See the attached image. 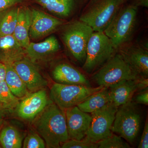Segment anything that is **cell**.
<instances>
[{
	"label": "cell",
	"mask_w": 148,
	"mask_h": 148,
	"mask_svg": "<svg viewBox=\"0 0 148 148\" xmlns=\"http://www.w3.org/2000/svg\"><path fill=\"white\" fill-rule=\"evenodd\" d=\"M35 123L38 133L47 147L58 148L70 140L64 110L55 103L48 104Z\"/></svg>",
	"instance_id": "6da1fadb"
},
{
	"label": "cell",
	"mask_w": 148,
	"mask_h": 148,
	"mask_svg": "<svg viewBox=\"0 0 148 148\" xmlns=\"http://www.w3.org/2000/svg\"><path fill=\"white\" fill-rule=\"evenodd\" d=\"M125 4L103 32L117 51L130 42L138 23V8L131 3Z\"/></svg>",
	"instance_id": "7a4b0ae2"
},
{
	"label": "cell",
	"mask_w": 148,
	"mask_h": 148,
	"mask_svg": "<svg viewBox=\"0 0 148 148\" xmlns=\"http://www.w3.org/2000/svg\"><path fill=\"white\" fill-rule=\"evenodd\" d=\"M126 0H89L79 20L91 27L93 32H104Z\"/></svg>",
	"instance_id": "3957f363"
},
{
	"label": "cell",
	"mask_w": 148,
	"mask_h": 148,
	"mask_svg": "<svg viewBox=\"0 0 148 148\" xmlns=\"http://www.w3.org/2000/svg\"><path fill=\"white\" fill-rule=\"evenodd\" d=\"M60 29V36L68 52L79 64L86 58L88 42L93 32L92 28L79 19L64 24Z\"/></svg>",
	"instance_id": "277c9868"
},
{
	"label": "cell",
	"mask_w": 148,
	"mask_h": 148,
	"mask_svg": "<svg viewBox=\"0 0 148 148\" xmlns=\"http://www.w3.org/2000/svg\"><path fill=\"white\" fill-rule=\"evenodd\" d=\"M141 77L117 51L113 57L93 73L92 79L98 86L109 88L123 81Z\"/></svg>",
	"instance_id": "5b68a950"
},
{
	"label": "cell",
	"mask_w": 148,
	"mask_h": 148,
	"mask_svg": "<svg viewBox=\"0 0 148 148\" xmlns=\"http://www.w3.org/2000/svg\"><path fill=\"white\" fill-rule=\"evenodd\" d=\"M117 51L104 32H93L88 42L86 58L82 69L88 74H93Z\"/></svg>",
	"instance_id": "8992f818"
},
{
	"label": "cell",
	"mask_w": 148,
	"mask_h": 148,
	"mask_svg": "<svg viewBox=\"0 0 148 148\" xmlns=\"http://www.w3.org/2000/svg\"><path fill=\"white\" fill-rule=\"evenodd\" d=\"M140 124V114L132 101L119 107L111 130L132 144L139 134Z\"/></svg>",
	"instance_id": "52a82bcc"
},
{
	"label": "cell",
	"mask_w": 148,
	"mask_h": 148,
	"mask_svg": "<svg viewBox=\"0 0 148 148\" xmlns=\"http://www.w3.org/2000/svg\"><path fill=\"white\" fill-rule=\"evenodd\" d=\"M104 87L102 86L92 87L81 85L64 84L56 83L51 88L50 97L56 105L63 110H66L77 106L89 95Z\"/></svg>",
	"instance_id": "ba28073f"
},
{
	"label": "cell",
	"mask_w": 148,
	"mask_h": 148,
	"mask_svg": "<svg viewBox=\"0 0 148 148\" xmlns=\"http://www.w3.org/2000/svg\"><path fill=\"white\" fill-rule=\"evenodd\" d=\"M118 108L111 102L91 113L92 120L85 139L98 143L110 136L112 133L111 128Z\"/></svg>",
	"instance_id": "9c48e42d"
},
{
	"label": "cell",
	"mask_w": 148,
	"mask_h": 148,
	"mask_svg": "<svg viewBox=\"0 0 148 148\" xmlns=\"http://www.w3.org/2000/svg\"><path fill=\"white\" fill-rule=\"evenodd\" d=\"M118 51L138 75L148 78V49L147 45L130 42L120 48Z\"/></svg>",
	"instance_id": "30bf717a"
},
{
	"label": "cell",
	"mask_w": 148,
	"mask_h": 148,
	"mask_svg": "<svg viewBox=\"0 0 148 148\" xmlns=\"http://www.w3.org/2000/svg\"><path fill=\"white\" fill-rule=\"evenodd\" d=\"M29 37L38 40L58 30L65 23L64 20L39 10L32 9Z\"/></svg>",
	"instance_id": "8fae6325"
},
{
	"label": "cell",
	"mask_w": 148,
	"mask_h": 148,
	"mask_svg": "<svg viewBox=\"0 0 148 148\" xmlns=\"http://www.w3.org/2000/svg\"><path fill=\"white\" fill-rule=\"evenodd\" d=\"M148 78L141 77L127 80L108 88L111 102L116 107L124 105L132 101L137 91L148 87Z\"/></svg>",
	"instance_id": "7c38bea8"
},
{
	"label": "cell",
	"mask_w": 148,
	"mask_h": 148,
	"mask_svg": "<svg viewBox=\"0 0 148 148\" xmlns=\"http://www.w3.org/2000/svg\"><path fill=\"white\" fill-rule=\"evenodd\" d=\"M65 115L70 139H84L90 127L91 116L81 110L77 106L66 110Z\"/></svg>",
	"instance_id": "4fadbf2b"
},
{
	"label": "cell",
	"mask_w": 148,
	"mask_h": 148,
	"mask_svg": "<svg viewBox=\"0 0 148 148\" xmlns=\"http://www.w3.org/2000/svg\"><path fill=\"white\" fill-rule=\"evenodd\" d=\"M12 65L30 92H35L47 86L46 80L31 61L24 58Z\"/></svg>",
	"instance_id": "5bb4252c"
},
{
	"label": "cell",
	"mask_w": 148,
	"mask_h": 148,
	"mask_svg": "<svg viewBox=\"0 0 148 148\" xmlns=\"http://www.w3.org/2000/svg\"><path fill=\"white\" fill-rule=\"evenodd\" d=\"M48 105L47 93L44 88L33 92L19 103L17 114L19 117L25 120L33 119Z\"/></svg>",
	"instance_id": "9a60e30c"
},
{
	"label": "cell",
	"mask_w": 148,
	"mask_h": 148,
	"mask_svg": "<svg viewBox=\"0 0 148 148\" xmlns=\"http://www.w3.org/2000/svg\"><path fill=\"white\" fill-rule=\"evenodd\" d=\"M57 18L64 20L74 16L87 0H35Z\"/></svg>",
	"instance_id": "2e32d148"
},
{
	"label": "cell",
	"mask_w": 148,
	"mask_h": 148,
	"mask_svg": "<svg viewBox=\"0 0 148 148\" xmlns=\"http://www.w3.org/2000/svg\"><path fill=\"white\" fill-rule=\"evenodd\" d=\"M52 75L57 83L91 86L87 77L68 63H61L56 66L52 71Z\"/></svg>",
	"instance_id": "e0dca14e"
},
{
	"label": "cell",
	"mask_w": 148,
	"mask_h": 148,
	"mask_svg": "<svg viewBox=\"0 0 148 148\" xmlns=\"http://www.w3.org/2000/svg\"><path fill=\"white\" fill-rule=\"evenodd\" d=\"M59 43L56 37L51 36L45 40L38 43L30 42L24 49L25 54L32 62L42 61L53 56L60 50Z\"/></svg>",
	"instance_id": "ac0fdd59"
},
{
	"label": "cell",
	"mask_w": 148,
	"mask_h": 148,
	"mask_svg": "<svg viewBox=\"0 0 148 148\" xmlns=\"http://www.w3.org/2000/svg\"><path fill=\"white\" fill-rule=\"evenodd\" d=\"M24 49L13 35L0 36V61L5 64H12L24 58Z\"/></svg>",
	"instance_id": "d6986e66"
},
{
	"label": "cell",
	"mask_w": 148,
	"mask_h": 148,
	"mask_svg": "<svg viewBox=\"0 0 148 148\" xmlns=\"http://www.w3.org/2000/svg\"><path fill=\"white\" fill-rule=\"evenodd\" d=\"M32 21V10L26 7H19L13 37L23 48L29 45L30 42L29 30Z\"/></svg>",
	"instance_id": "ffe728a7"
},
{
	"label": "cell",
	"mask_w": 148,
	"mask_h": 148,
	"mask_svg": "<svg viewBox=\"0 0 148 148\" xmlns=\"http://www.w3.org/2000/svg\"><path fill=\"white\" fill-rule=\"evenodd\" d=\"M110 103L109 88L104 87L99 91L89 95L77 106L84 112L92 113Z\"/></svg>",
	"instance_id": "44dd1931"
},
{
	"label": "cell",
	"mask_w": 148,
	"mask_h": 148,
	"mask_svg": "<svg viewBox=\"0 0 148 148\" xmlns=\"http://www.w3.org/2000/svg\"><path fill=\"white\" fill-rule=\"evenodd\" d=\"M5 82L12 92L18 98H24L29 93L27 86L14 69L12 64H5Z\"/></svg>",
	"instance_id": "7402d4cb"
},
{
	"label": "cell",
	"mask_w": 148,
	"mask_h": 148,
	"mask_svg": "<svg viewBox=\"0 0 148 148\" xmlns=\"http://www.w3.org/2000/svg\"><path fill=\"white\" fill-rule=\"evenodd\" d=\"M19 9L15 5L0 11V36L13 34Z\"/></svg>",
	"instance_id": "603a6c76"
},
{
	"label": "cell",
	"mask_w": 148,
	"mask_h": 148,
	"mask_svg": "<svg viewBox=\"0 0 148 148\" xmlns=\"http://www.w3.org/2000/svg\"><path fill=\"white\" fill-rule=\"evenodd\" d=\"M23 138L16 127L6 126L0 131V144L4 148L22 147Z\"/></svg>",
	"instance_id": "cb8c5ba5"
},
{
	"label": "cell",
	"mask_w": 148,
	"mask_h": 148,
	"mask_svg": "<svg viewBox=\"0 0 148 148\" xmlns=\"http://www.w3.org/2000/svg\"><path fill=\"white\" fill-rule=\"evenodd\" d=\"M19 100L11 91L5 81L0 82V109L3 112L16 108Z\"/></svg>",
	"instance_id": "d4e9b609"
},
{
	"label": "cell",
	"mask_w": 148,
	"mask_h": 148,
	"mask_svg": "<svg viewBox=\"0 0 148 148\" xmlns=\"http://www.w3.org/2000/svg\"><path fill=\"white\" fill-rule=\"evenodd\" d=\"M121 137L112 133L109 137L98 142L99 148H129V144Z\"/></svg>",
	"instance_id": "484cf974"
},
{
	"label": "cell",
	"mask_w": 148,
	"mask_h": 148,
	"mask_svg": "<svg viewBox=\"0 0 148 148\" xmlns=\"http://www.w3.org/2000/svg\"><path fill=\"white\" fill-rule=\"evenodd\" d=\"M46 145L44 140L37 133H30L24 139V148H45Z\"/></svg>",
	"instance_id": "4316f807"
},
{
	"label": "cell",
	"mask_w": 148,
	"mask_h": 148,
	"mask_svg": "<svg viewBox=\"0 0 148 148\" xmlns=\"http://www.w3.org/2000/svg\"><path fill=\"white\" fill-rule=\"evenodd\" d=\"M62 148H97L98 143H93L86 140H70L64 143L61 147Z\"/></svg>",
	"instance_id": "83f0119b"
},
{
	"label": "cell",
	"mask_w": 148,
	"mask_h": 148,
	"mask_svg": "<svg viewBox=\"0 0 148 148\" xmlns=\"http://www.w3.org/2000/svg\"><path fill=\"white\" fill-rule=\"evenodd\" d=\"M134 103L147 106L148 104V88H143L138 91L135 95Z\"/></svg>",
	"instance_id": "f1b7e54d"
},
{
	"label": "cell",
	"mask_w": 148,
	"mask_h": 148,
	"mask_svg": "<svg viewBox=\"0 0 148 148\" xmlns=\"http://www.w3.org/2000/svg\"><path fill=\"white\" fill-rule=\"evenodd\" d=\"M138 148H148V119H146L145 127L143 134L141 136L140 143L138 146Z\"/></svg>",
	"instance_id": "f546056e"
},
{
	"label": "cell",
	"mask_w": 148,
	"mask_h": 148,
	"mask_svg": "<svg viewBox=\"0 0 148 148\" xmlns=\"http://www.w3.org/2000/svg\"><path fill=\"white\" fill-rule=\"evenodd\" d=\"M23 0H0V11L21 3Z\"/></svg>",
	"instance_id": "4dcf8cb0"
},
{
	"label": "cell",
	"mask_w": 148,
	"mask_h": 148,
	"mask_svg": "<svg viewBox=\"0 0 148 148\" xmlns=\"http://www.w3.org/2000/svg\"><path fill=\"white\" fill-rule=\"evenodd\" d=\"M130 3L138 8L143 7L147 8L148 7V0H132Z\"/></svg>",
	"instance_id": "1f68e13d"
},
{
	"label": "cell",
	"mask_w": 148,
	"mask_h": 148,
	"mask_svg": "<svg viewBox=\"0 0 148 148\" xmlns=\"http://www.w3.org/2000/svg\"><path fill=\"white\" fill-rule=\"evenodd\" d=\"M6 67L5 64L0 62V82L5 80Z\"/></svg>",
	"instance_id": "d6a6232c"
},
{
	"label": "cell",
	"mask_w": 148,
	"mask_h": 148,
	"mask_svg": "<svg viewBox=\"0 0 148 148\" xmlns=\"http://www.w3.org/2000/svg\"><path fill=\"white\" fill-rule=\"evenodd\" d=\"M2 116H0V131L2 125Z\"/></svg>",
	"instance_id": "836d02e7"
},
{
	"label": "cell",
	"mask_w": 148,
	"mask_h": 148,
	"mask_svg": "<svg viewBox=\"0 0 148 148\" xmlns=\"http://www.w3.org/2000/svg\"><path fill=\"white\" fill-rule=\"evenodd\" d=\"M3 111L0 109V116H3Z\"/></svg>",
	"instance_id": "e575fe53"
},
{
	"label": "cell",
	"mask_w": 148,
	"mask_h": 148,
	"mask_svg": "<svg viewBox=\"0 0 148 148\" xmlns=\"http://www.w3.org/2000/svg\"><path fill=\"white\" fill-rule=\"evenodd\" d=\"M2 148V147H1V146H0V148Z\"/></svg>",
	"instance_id": "d590c367"
},
{
	"label": "cell",
	"mask_w": 148,
	"mask_h": 148,
	"mask_svg": "<svg viewBox=\"0 0 148 148\" xmlns=\"http://www.w3.org/2000/svg\"><path fill=\"white\" fill-rule=\"evenodd\" d=\"M87 1H89V0H87Z\"/></svg>",
	"instance_id": "8d00e7d4"
},
{
	"label": "cell",
	"mask_w": 148,
	"mask_h": 148,
	"mask_svg": "<svg viewBox=\"0 0 148 148\" xmlns=\"http://www.w3.org/2000/svg\"><path fill=\"white\" fill-rule=\"evenodd\" d=\"M127 1V0H126V1Z\"/></svg>",
	"instance_id": "74e56055"
}]
</instances>
